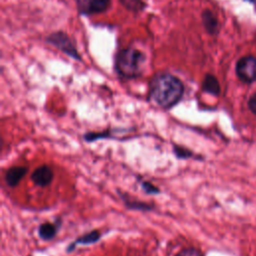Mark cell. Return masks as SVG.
Segmentation results:
<instances>
[{
  "instance_id": "1",
  "label": "cell",
  "mask_w": 256,
  "mask_h": 256,
  "mask_svg": "<svg viewBox=\"0 0 256 256\" xmlns=\"http://www.w3.org/2000/svg\"><path fill=\"white\" fill-rule=\"evenodd\" d=\"M184 84L169 72H160L149 83V97L159 107L171 109L177 105L184 94Z\"/></svg>"
},
{
  "instance_id": "2",
  "label": "cell",
  "mask_w": 256,
  "mask_h": 256,
  "mask_svg": "<svg viewBox=\"0 0 256 256\" xmlns=\"http://www.w3.org/2000/svg\"><path fill=\"white\" fill-rule=\"evenodd\" d=\"M145 55L136 48L120 49L114 58V70L117 75L126 80L141 76Z\"/></svg>"
},
{
  "instance_id": "3",
  "label": "cell",
  "mask_w": 256,
  "mask_h": 256,
  "mask_svg": "<svg viewBox=\"0 0 256 256\" xmlns=\"http://www.w3.org/2000/svg\"><path fill=\"white\" fill-rule=\"evenodd\" d=\"M46 42L56 47L58 50H60L70 58L77 61L82 60L80 53L78 52L72 39L68 36L66 32L55 31L46 37Z\"/></svg>"
},
{
  "instance_id": "4",
  "label": "cell",
  "mask_w": 256,
  "mask_h": 256,
  "mask_svg": "<svg viewBox=\"0 0 256 256\" xmlns=\"http://www.w3.org/2000/svg\"><path fill=\"white\" fill-rule=\"evenodd\" d=\"M237 77L244 83H252L256 81V57L244 56L240 58L235 67Z\"/></svg>"
},
{
  "instance_id": "5",
  "label": "cell",
  "mask_w": 256,
  "mask_h": 256,
  "mask_svg": "<svg viewBox=\"0 0 256 256\" xmlns=\"http://www.w3.org/2000/svg\"><path fill=\"white\" fill-rule=\"evenodd\" d=\"M111 0H81L79 11L82 15L99 14L107 10Z\"/></svg>"
},
{
  "instance_id": "6",
  "label": "cell",
  "mask_w": 256,
  "mask_h": 256,
  "mask_svg": "<svg viewBox=\"0 0 256 256\" xmlns=\"http://www.w3.org/2000/svg\"><path fill=\"white\" fill-rule=\"evenodd\" d=\"M54 178L53 170L48 165L38 166L31 174L32 182L39 187H46L51 184Z\"/></svg>"
},
{
  "instance_id": "7",
  "label": "cell",
  "mask_w": 256,
  "mask_h": 256,
  "mask_svg": "<svg viewBox=\"0 0 256 256\" xmlns=\"http://www.w3.org/2000/svg\"><path fill=\"white\" fill-rule=\"evenodd\" d=\"M62 225V221L57 219L54 222H44L38 227V236L40 239L44 241L52 240L56 237L60 227Z\"/></svg>"
},
{
  "instance_id": "8",
  "label": "cell",
  "mask_w": 256,
  "mask_h": 256,
  "mask_svg": "<svg viewBox=\"0 0 256 256\" xmlns=\"http://www.w3.org/2000/svg\"><path fill=\"white\" fill-rule=\"evenodd\" d=\"M101 238V232L99 230H91L81 236H79L78 238H76L73 242H71L67 248L66 251L67 253L72 252L78 245H91L94 244L96 242H98Z\"/></svg>"
},
{
  "instance_id": "9",
  "label": "cell",
  "mask_w": 256,
  "mask_h": 256,
  "mask_svg": "<svg viewBox=\"0 0 256 256\" xmlns=\"http://www.w3.org/2000/svg\"><path fill=\"white\" fill-rule=\"evenodd\" d=\"M27 171L28 168L26 166H12L6 170L4 174V181L9 187L13 188L20 183Z\"/></svg>"
},
{
  "instance_id": "10",
  "label": "cell",
  "mask_w": 256,
  "mask_h": 256,
  "mask_svg": "<svg viewBox=\"0 0 256 256\" xmlns=\"http://www.w3.org/2000/svg\"><path fill=\"white\" fill-rule=\"evenodd\" d=\"M119 197L123 201L124 205L131 209V210H137V211H151L154 209V204L153 203H148L145 201H141L138 199H135L131 197V195L123 192H119Z\"/></svg>"
},
{
  "instance_id": "11",
  "label": "cell",
  "mask_w": 256,
  "mask_h": 256,
  "mask_svg": "<svg viewBox=\"0 0 256 256\" xmlns=\"http://www.w3.org/2000/svg\"><path fill=\"white\" fill-rule=\"evenodd\" d=\"M201 19H202V24L210 35H216L219 32L220 26H219V21L216 17V15L209 9H205L202 14H201Z\"/></svg>"
},
{
  "instance_id": "12",
  "label": "cell",
  "mask_w": 256,
  "mask_h": 256,
  "mask_svg": "<svg viewBox=\"0 0 256 256\" xmlns=\"http://www.w3.org/2000/svg\"><path fill=\"white\" fill-rule=\"evenodd\" d=\"M201 87L204 92L211 94L213 96H218L220 94V84L217 78L212 74L205 75Z\"/></svg>"
},
{
  "instance_id": "13",
  "label": "cell",
  "mask_w": 256,
  "mask_h": 256,
  "mask_svg": "<svg viewBox=\"0 0 256 256\" xmlns=\"http://www.w3.org/2000/svg\"><path fill=\"white\" fill-rule=\"evenodd\" d=\"M120 4L127 10L138 13L145 9L146 3L143 0H119Z\"/></svg>"
},
{
  "instance_id": "14",
  "label": "cell",
  "mask_w": 256,
  "mask_h": 256,
  "mask_svg": "<svg viewBox=\"0 0 256 256\" xmlns=\"http://www.w3.org/2000/svg\"><path fill=\"white\" fill-rule=\"evenodd\" d=\"M173 153L175 155L176 158L178 159H182V160H186V159H192L195 158L198 155H195L193 151H191L190 149L183 147V146H179L176 144H173ZM199 158V157H196Z\"/></svg>"
},
{
  "instance_id": "15",
  "label": "cell",
  "mask_w": 256,
  "mask_h": 256,
  "mask_svg": "<svg viewBox=\"0 0 256 256\" xmlns=\"http://www.w3.org/2000/svg\"><path fill=\"white\" fill-rule=\"evenodd\" d=\"M105 138H113V135L111 134L110 130H106V131H101V132H86L83 135V139L86 142H93L99 139H105Z\"/></svg>"
},
{
  "instance_id": "16",
  "label": "cell",
  "mask_w": 256,
  "mask_h": 256,
  "mask_svg": "<svg viewBox=\"0 0 256 256\" xmlns=\"http://www.w3.org/2000/svg\"><path fill=\"white\" fill-rule=\"evenodd\" d=\"M140 185H141V188H142L143 192L145 194H147V195H157V194H159L161 192L160 189L157 186H155L150 181L141 180L140 181Z\"/></svg>"
},
{
  "instance_id": "17",
  "label": "cell",
  "mask_w": 256,
  "mask_h": 256,
  "mask_svg": "<svg viewBox=\"0 0 256 256\" xmlns=\"http://www.w3.org/2000/svg\"><path fill=\"white\" fill-rule=\"evenodd\" d=\"M175 256H204L202 252L194 247H186L181 249Z\"/></svg>"
},
{
  "instance_id": "18",
  "label": "cell",
  "mask_w": 256,
  "mask_h": 256,
  "mask_svg": "<svg viewBox=\"0 0 256 256\" xmlns=\"http://www.w3.org/2000/svg\"><path fill=\"white\" fill-rule=\"evenodd\" d=\"M248 107H249L250 111L256 115V92L250 97V99L248 101Z\"/></svg>"
},
{
  "instance_id": "19",
  "label": "cell",
  "mask_w": 256,
  "mask_h": 256,
  "mask_svg": "<svg viewBox=\"0 0 256 256\" xmlns=\"http://www.w3.org/2000/svg\"><path fill=\"white\" fill-rule=\"evenodd\" d=\"M247 1H250V2H255L256 0H247Z\"/></svg>"
}]
</instances>
